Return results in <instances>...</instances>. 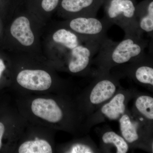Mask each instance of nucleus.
I'll return each mask as SVG.
<instances>
[{
	"instance_id": "14",
	"label": "nucleus",
	"mask_w": 153,
	"mask_h": 153,
	"mask_svg": "<svg viewBox=\"0 0 153 153\" xmlns=\"http://www.w3.org/2000/svg\"><path fill=\"white\" fill-rule=\"evenodd\" d=\"M119 122L121 132L125 140L132 143L138 139L136 128L128 115H123Z\"/></svg>"
},
{
	"instance_id": "13",
	"label": "nucleus",
	"mask_w": 153,
	"mask_h": 153,
	"mask_svg": "<svg viewBox=\"0 0 153 153\" xmlns=\"http://www.w3.org/2000/svg\"><path fill=\"white\" fill-rule=\"evenodd\" d=\"M20 153H51L52 148L45 140L36 138L35 140L29 141L23 143L19 147Z\"/></svg>"
},
{
	"instance_id": "8",
	"label": "nucleus",
	"mask_w": 153,
	"mask_h": 153,
	"mask_svg": "<svg viewBox=\"0 0 153 153\" xmlns=\"http://www.w3.org/2000/svg\"><path fill=\"white\" fill-rule=\"evenodd\" d=\"M136 15L139 28L153 38V0H143L136 5Z\"/></svg>"
},
{
	"instance_id": "4",
	"label": "nucleus",
	"mask_w": 153,
	"mask_h": 153,
	"mask_svg": "<svg viewBox=\"0 0 153 153\" xmlns=\"http://www.w3.org/2000/svg\"><path fill=\"white\" fill-rule=\"evenodd\" d=\"M103 41L85 42L71 50L68 66L69 71L76 73L87 69L92 56L98 52Z\"/></svg>"
},
{
	"instance_id": "2",
	"label": "nucleus",
	"mask_w": 153,
	"mask_h": 153,
	"mask_svg": "<svg viewBox=\"0 0 153 153\" xmlns=\"http://www.w3.org/2000/svg\"><path fill=\"white\" fill-rule=\"evenodd\" d=\"M105 19L119 26L125 35L143 36L137 21L135 0H104Z\"/></svg>"
},
{
	"instance_id": "7",
	"label": "nucleus",
	"mask_w": 153,
	"mask_h": 153,
	"mask_svg": "<svg viewBox=\"0 0 153 153\" xmlns=\"http://www.w3.org/2000/svg\"><path fill=\"white\" fill-rule=\"evenodd\" d=\"M31 108L34 114L49 122L56 123L63 117L62 110L51 99H36L32 102Z\"/></svg>"
},
{
	"instance_id": "17",
	"label": "nucleus",
	"mask_w": 153,
	"mask_h": 153,
	"mask_svg": "<svg viewBox=\"0 0 153 153\" xmlns=\"http://www.w3.org/2000/svg\"><path fill=\"white\" fill-rule=\"evenodd\" d=\"M134 74L139 82L153 85V68L152 66L146 65L137 66Z\"/></svg>"
},
{
	"instance_id": "15",
	"label": "nucleus",
	"mask_w": 153,
	"mask_h": 153,
	"mask_svg": "<svg viewBox=\"0 0 153 153\" xmlns=\"http://www.w3.org/2000/svg\"><path fill=\"white\" fill-rule=\"evenodd\" d=\"M103 142L105 144H113L117 148V153H126L128 150L127 143L123 138L113 131H108L102 137Z\"/></svg>"
},
{
	"instance_id": "6",
	"label": "nucleus",
	"mask_w": 153,
	"mask_h": 153,
	"mask_svg": "<svg viewBox=\"0 0 153 153\" xmlns=\"http://www.w3.org/2000/svg\"><path fill=\"white\" fill-rule=\"evenodd\" d=\"M103 2L104 0H62L60 5L63 11L74 15V18L96 17Z\"/></svg>"
},
{
	"instance_id": "1",
	"label": "nucleus",
	"mask_w": 153,
	"mask_h": 153,
	"mask_svg": "<svg viewBox=\"0 0 153 153\" xmlns=\"http://www.w3.org/2000/svg\"><path fill=\"white\" fill-rule=\"evenodd\" d=\"M148 42L143 36L125 35L119 42L105 38L98 51L99 57L108 66L124 64L143 56Z\"/></svg>"
},
{
	"instance_id": "11",
	"label": "nucleus",
	"mask_w": 153,
	"mask_h": 153,
	"mask_svg": "<svg viewBox=\"0 0 153 153\" xmlns=\"http://www.w3.org/2000/svg\"><path fill=\"white\" fill-rule=\"evenodd\" d=\"M125 97L123 94H117L110 101L102 107L101 112L109 119H117L125 111Z\"/></svg>"
},
{
	"instance_id": "9",
	"label": "nucleus",
	"mask_w": 153,
	"mask_h": 153,
	"mask_svg": "<svg viewBox=\"0 0 153 153\" xmlns=\"http://www.w3.org/2000/svg\"><path fill=\"white\" fill-rule=\"evenodd\" d=\"M10 32L13 37L24 46H31L34 42V34L30 28V21L26 17L16 19L11 26Z\"/></svg>"
},
{
	"instance_id": "3",
	"label": "nucleus",
	"mask_w": 153,
	"mask_h": 153,
	"mask_svg": "<svg viewBox=\"0 0 153 153\" xmlns=\"http://www.w3.org/2000/svg\"><path fill=\"white\" fill-rule=\"evenodd\" d=\"M72 32L83 42L102 41L106 38L108 30L113 25L105 17H80L73 18L68 23Z\"/></svg>"
},
{
	"instance_id": "21",
	"label": "nucleus",
	"mask_w": 153,
	"mask_h": 153,
	"mask_svg": "<svg viewBox=\"0 0 153 153\" xmlns=\"http://www.w3.org/2000/svg\"><path fill=\"white\" fill-rule=\"evenodd\" d=\"M6 67L4 62L1 59H0V77L3 71L5 69Z\"/></svg>"
},
{
	"instance_id": "5",
	"label": "nucleus",
	"mask_w": 153,
	"mask_h": 153,
	"mask_svg": "<svg viewBox=\"0 0 153 153\" xmlns=\"http://www.w3.org/2000/svg\"><path fill=\"white\" fill-rule=\"evenodd\" d=\"M17 81L22 87L36 91L47 90L52 83L49 73L41 70H23L18 74Z\"/></svg>"
},
{
	"instance_id": "10",
	"label": "nucleus",
	"mask_w": 153,
	"mask_h": 153,
	"mask_svg": "<svg viewBox=\"0 0 153 153\" xmlns=\"http://www.w3.org/2000/svg\"><path fill=\"white\" fill-rule=\"evenodd\" d=\"M114 83L109 79H103L96 84L90 95L91 102L93 104L102 103L112 97L116 91Z\"/></svg>"
},
{
	"instance_id": "20",
	"label": "nucleus",
	"mask_w": 153,
	"mask_h": 153,
	"mask_svg": "<svg viewBox=\"0 0 153 153\" xmlns=\"http://www.w3.org/2000/svg\"><path fill=\"white\" fill-rule=\"evenodd\" d=\"M4 126L2 123L0 122V149L2 146V139L4 132Z\"/></svg>"
},
{
	"instance_id": "12",
	"label": "nucleus",
	"mask_w": 153,
	"mask_h": 153,
	"mask_svg": "<svg viewBox=\"0 0 153 153\" xmlns=\"http://www.w3.org/2000/svg\"><path fill=\"white\" fill-rule=\"evenodd\" d=\"M52 38L55 43L70 51L81 43H84L74 32L64 28L56 31L53 34Z\"/></svg>"
},
{
	"instance_id": "16",
	"label": "nucleus",
	"mask_w": 153,
	"mask_h": 153,
	"mask_svg": "<svg viewBox=\"0 0 153 153\" xmlns=\"http://www.w3.org/2000/svg\"><path fill=\"white\" fill-rule=\"evenodd\" d=\"M136 107L140 113L148 119H153V98L149 96L143 95L137 98Z\"/></svg>"
},
{
	"instance_id": "18",
	"label": "nucleus",
	"mask_w": 153,
	"mask_h": 153,
	"mask_svg": "<svg viewBox=\"0 0 153 153\" xmlns=\"http://www.w3.org/2000/svg\"><path fill=\"white\" fill-rule=\"evenodd\" d=\"M71 153H91L93 151L91 148L86 145L82 144H76L73 145L68 152Z\"/></svg>"
},
{
	"instance_id": "19",
	"label": "nucleus",
	"mask_w": 153,
	"mask_h": 153,
	"mask_svg": "<svg viewBox=\"0 0 153 153\" xmlns=\"http://www.w3.org/2000/svg\"><path fill=\"white\" fill-rule=\"evenodd\" d=\"M59 0H43L41 3L42 8L46 12H50L57 7Z\"/></svg>"
}]
</instances>
